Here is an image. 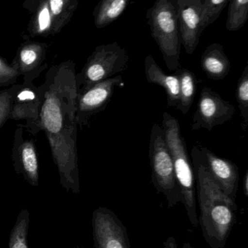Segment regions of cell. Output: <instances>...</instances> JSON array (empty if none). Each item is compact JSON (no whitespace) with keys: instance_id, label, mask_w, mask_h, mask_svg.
I'll return each instance as SVG.
<instances>
[{"instance_id":"6da1fadb","label":"cell","mask_w":248,"mask_h":248,"mask_svg":"<svg viewBox=\"0 0 248 248\" xmlns=\"http://www.w3.org/2000/svg\"><path fill=\"white\" fill-rule=\"evenodd\" d=\"M41 130L49 141L60 182L67 192H80L77 154L75 64L71 61L52 65L39 87Z\"/></svg>"},{"instance_id":"7a4b0ae2","label":"cell","mask_w":248,"mask_h":248,"mask_svg":"<svg viewBox=\"0 0 248 248\" xmlns=\"http://www.w3.org/2000/svg\"><path fill=\"white\" fill-rule=\"evenodd\" d=\"M199 202L198 218L204 238L211 248H224L237 217L235 200L226 195L211 176L199 152L191 153Z\"/></svg>"},{"instance_id":"3957f363","label":"cell","mask_w":248,"mask_h":248,"mask_svg":"<svg viewBox=\"0 0 248 248\" xmlns=\"http://www.w3.org/2000/svg\"><path fill=\"white\" fill-rule=\"evenodd\" d=\"M161 126L173 158L176 179L183 198L182 203L192 225L198 227L195 172L186 141L181 131L180 124L177 119L165 112L163 116Z\"/></svg>"},{"instance_id":"277c9868","label":"cell","mask_w":248,"mask_h":248,"mask_svg":"<svg viewBox=\"0 0 248 248\" xmlns=\"http://www.w3.org/2000/svg\"><path fill=\"white\" fill-rule=\"evenodd\" d=\"M147 19L167 69L174 72L181 68L182 45L176 0H156L147 10Z\"/></svg>"},{"instance_id":"5b68a950","label":"cell","mask_w":248,"mask_h":248,"mask_svg":"<svg viewBox=\"0 0 248 248\" xmlns=\"http://www.w3.org/2000/svg\"><path fill=\"white\" fill-rule=\"evenodd\" d=\"M149 157L151 182L158 193L165 197L169 208L183 202L182 192L175 173L173 158L166 143L163 127L153 124L150 134Z\"/></svg>"},{"instance_id":"8992f818","label":"cell","mask_w":248,"mask_h":248,"mask_svg":"<svg viewBox=\"0 0 248 248\" xmlns=\"http://www.w3.org/2000/svg\"><path fill=\"white\" fill-rule=\"evenodd\" d=\"M128 63V52L117 42L97 46L89 57L82 72L77 74L78 93L119 73H123Z\"/></svg>"},{"instance_id":"52a82bcc","label":"cell","mask_w":248,"mask_h":248,"mask_svg":"<svg viewBox=\"0 0 248 248\" xmlns=\"http://www.w3.org/2000/svg\"><path fill=\"white\" fill-rule=\"evenodd\" d=\"M125 86L121 76L112 77L78 93L77 102V125H88L90 119L107 107L117 87Z\"/></svg>"},{"instance_id":"ba28073f","label":"cell","mask_w":248,"mask_h":248,"mask_svg":"<svg viewBox=\"0 0 248 248\" xmlns=\"http://www.w3.org/2000/svg\"><path fill=\"white\" fill-rule=\"evenodd\" d=\"M234 113L235 108L232 104L224 100L210 87H204L199 96L198 108L194 114L192 130L205 128L211 131L216 125L231 120Z\"/></svg>"},{"instance_id":"9c48e42d","label":"cell","mask_w":248,"mask_h":248,"mask_svg":"<svg viewBox=\"0 0 248 248\" xmlns=\"http://www.w3.org/2000/svg\"><path fill=\"white\" fill-rule=\"evenodd\" d=\"M92 226L96 248H131L126 228L109 208L95 210Z\"/></svg>"},{"instance_id":"30bf717a","label":"cell","mask_w":248,"mask_h":248,"mask_svg":"<svg viewBox=\"0 0 248 248\" xmlns=\"http://www.w3.org/2000/svg\"><path fill=\"white\" fill-rule=\"evenodd\" d=\"M40 93L39 87L32 82L23 83V85L15 88L12 97L10 119L16 121H25L28 131L33 134L41 130L39 110Z\"/></svg>"},{"instance_id":"8fae6325","label":"cell","mask_w":248,"mask_h":248,"mask_svg":"<svg viewBox=\"0 0 248 248\" xmlns=\"http://www.w3.org/2000/svg\"><path fill=\"white\" fill-rule=\"evenodd\" d=\"M182 45L192 55L205 29L202 26V0H176Z\"/></svg>"},{"instance_id":"7c38bea8","label":"cell","mask_w":248,"mask_h":248,"mask_svg":"<svg viewBox=\"0 0 248 248\" xmlns=\"http://www.w3.org/2000/svg\"><path fill=\"white\" fill-rule=\"evenodd\" d=\"M199 150L210 173L217 185L226 195L236 201L240 180L237 165L228 159L218 157L203 146H201Z\"/></svg>"},{"instance_id":"4fadbf2b","label":"cell","mask_w":248,"mask_h":248,"mask_svg":"<svg viewBox=\"0 0 248 248\" xmlns=\"http://www.w3.org/2000/svg\"><path fill=\"white\" fill-rule=\"evenodd\" d=\"M12 157L17 173L22 174L32 186H38L39 163L36 147L33 140L23 137V129L20 128H17L15 133Z\"/></svg>"},{"instance_id":"5bb4252c","label":"cell","mask_w":248,"mask_h":248,"mask_svg":"<svg viewBox=\"0 0 248 248\" xmlns=\"http://www.w3.org/2000/svg\"><path fill=\"white\" fill-rule=\"evenodd\" d=\"M144 67L148 83L163 87L167 95V108H176L180 93V82L177 75L174 73L171 75L166 74L151 55L145 58Z\"/></svg>"},{"instance_id":"9a60e30c","label":"cell","mask_w":248,"mask_h":248,"mask_svg":"<svg viewBox=\"0 0 248 248\" xmlns=\"http://www.w3.org/2000/svg\"><path fill=\"white\" fill-rule=\"evenodd\" d=\"M201 68L210 79H224L231 71V62L220 44L214 43L205 49L201 58Z\"/></svg>"},{"instance_id":"2e32d148","label":"cell","mask_w":248,"mask_h":248,"mask_svg":"<svg viewBox=\"0 0 248 248\" xmlns=\"http://www.w3.org/2000/svg\"><path fill=\"white\" fill-rule=\"evenodd\" d=\"M45 44L33 43L23 45L17 52V60L14 66L24 77L25 83L32 82V74L42 66L46 51Z\"/></svg>"},{"instance_id":"e0dca14e","label":"cell","mask_w":248,"mask_h":248,"mask_svg":"<svg viewBox=\"0 0 248 248\" xmlns=\"http://www.w3.org/2000/svg\"><path fill=\"white\" fill-rule=\"evenodd\" d=\"M180 82L179 100L176 109L180 110L182 114L189 113L195 99L198 89V78L192 71L186 68H179L174 71Z\"/></svg>"},{"instance_id":"ac0fdd59","label":"cell","mask_w":248,"mask_h":248,"mask_svg":"<svg viewBox=\"0 0 248 248\" xmlns=\"http://www.w3.org/2000/svg\"><path fill=\"white\" fill-rule=\"evenodd\" d=\"M130 0H100L93 16L97 29H103L117 20L126 10Z\"/></svg>"},{"instance_id":"d6986e66","label":"cell","mask_w":248,"mask_h":248,"mask_svg":"<svg viewBox=\"0 0 248 248\" xmlns=\"http://www.w3.org/2000/svg\"><path fill=\"white\" fill-rule=\"evenodd\" d=\"M79 0H48L52 18V33H58L71 20Z\"/></svg>"},{"instance_id":"ffe728a7","label":"cell","mask_w":248,"mask_h":248,"mask_svg":"<svg viewBox=\"0 0 248 248\" xmlns=\"http://www.w3.org/2000/svg\"><path fill=\"white\" fill-rule=\"evenodd\" d=\"M30 214L26 209L20 211L16 224L10 233L9 248H29V233Z\"/></svg>"},{"instance_id":"44dd1931","label":"cell","mask_w":248,"mask_h":248,"mask_svg":"<svg viewBox=\"0 0 248 248\" xmlns=\"http://www.w3.org/2000/svg\"><path fill=\"white\" fill-rule=\"evenodd\" d=\"M31 32L34 36H48L52 33V18L48 0H41L31 24Z\"/></svg>"},{"instance_id":"7402d4cb","label":"cell","mask_w":248,"mask_h":248,"mask_svg":"<svg viewBox=\"0 0 248 248\" xmlns=\"http://www.w3.org/2000/svg\"><path fill=\"white\" fill-rule=\"evenodd\" d=\"M227 17V30L236 31L241 29L248 20V0H230Z\"/></svg>"},{"instance_id":"603a6c76","label":"cell","mask_w":248,"mask_h":248,"mask_svg":"<svg viewBox=\"0 0 248 248\" xmlns=\"http://www.w3.org/2000/svg\"><path fill=\"white\" fill-rule=\"evenodd\" d=\"M236 99L238 103L243 123V130L246 131L248 124V65L245 67L241 77L237 83L236 89Z\"/></svg>"},{"instance_id":"cb8c5ba5","label":"cell","mask_w":248,"mask_h":248,"mask_svg":"<svg viewBox=\"0 0 248 248\" xmlns=\"http://www.w3.org/2000/svg\"><path fill=\"white\" fill-rule=\"evenodd\" d=\"M230 0H202V26L206 29L219 17Z\"/></svg>"},{"instance_id":"d4e9b609","label":"cell","mask_w":248,"mask_h":248,"mask_svg":"<svg viewBox=\"0 0 248 248\" xmlns=\"http://www.w3.org/2000/svg\"><path fill=\"white\" fill-rule=\"evenodd\" d=\"M15 88L16 87H13L0 94V127L10 116L12 97Z\"/></svg>"},{"instance_id":"484cf974","label":"cell","mask_w":248,"mask_h":248,"mask_svg":"<svg viewBox=\"0 0 248 248\" xmlns=\"http://www.w3.org/2000/svg\"><path fill=\"white\" fill-rule=\"evenodd\" d=\"M20 75L14 65H10L0 58V84L12 82Z\"/></svg>"},{"instance_id":"4316f807","label":"cell","mask_w":248,"mask_h":248,"mask_svg":"<svg viewBox=\"0 0 248 248\" xmlns=\"http://www.w3.org/2000/svg\"><path fill=\"white\" fill-rule=\"evenodd\" d=\"M243 192L246 197H248V170L245 173L243 182Z\"/></svg>"},{"instance_id":"83f0119b","label":"cell","mask_w":248,"mask_h":248,"mask_svg":"<svg viewBox=\"0 0 248 248\" xmlns=\"http://www.w3.org/2000/svg\"><path fill=\"white\" fill-rule=\"evenodd\" d=\"M182 248H192V246H191L190 243H184V244L183 245V246H182Z\"/></svg>"},{"instance_id":"f1b7e54d","label":"cell","mask_w":248,"mask_h":248,"mask_svg":"<svg viewBox=\"0 0 248 248\" xmlns=\"http://www.w3.org/2000/svg\"><path fill=\"white\" fill-rule=\"evenodd\" d=\"M81 248L77 247V248Z\"/></svg>"}]
</instances>
